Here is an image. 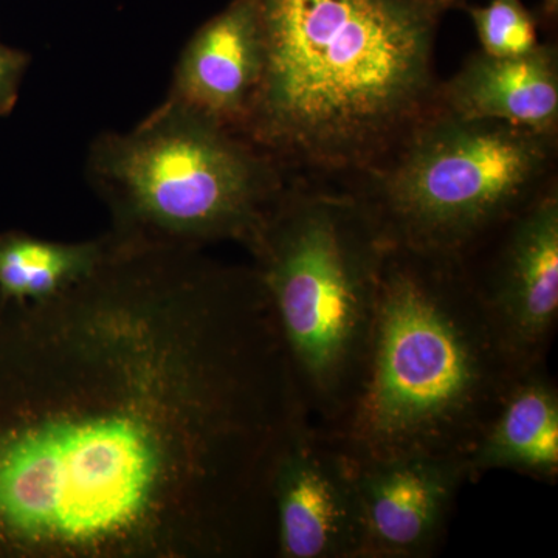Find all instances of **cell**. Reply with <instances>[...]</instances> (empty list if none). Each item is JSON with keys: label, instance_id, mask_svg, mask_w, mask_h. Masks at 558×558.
Listing matches in <instances>:
<instances>
[{"label": "cell", "instance_id": "obj_1", "mask_svg": "<svg viewBox=\"0 0 558 558\" xmlns=\"http://www.w3.org/2000/svg\"><path fill=\"white\" fill-rule=\"evenodd\" d=\"M109 244L0 301V558L275 557L271 472L307 413L258 274Z\"/></svg>", "mask_w": 558, "mask_h": 558}, {"label": "cell", "instance_id": "obj_2", "mask_svg": "<svg viewBox=\"0 0 558 558\" xmlns=\"http://www.w3.org/2000/svg\"><path fill=\"white\" fill-rule=\"evenodd\" d=\"M263 68L241 134L286 171L355 179L429 110L454 0H252Z\"/></svg>", "mask_w": 558, "mask_h": 558}, {"label": "cell", "instance_id": "obj_3", "mask_svg": "<svg viewBox=\"0 0 558 558\" xmlns=\"http://www.w3.org/2000/svg\"><path fill=\"white\" fill-rule=\"evenodd\" d=\"M513 376L464 260L388 244L362 387L333 436L355 458H468Z\"/></svg>", "mask_w": 558, "mask_h": 558}, {"label": "cell", "instance_id": "obj_4", "mask_svg": "<svg viewBox=\"0 0 558 558\" xmlns=\"http://www.w3.org/2000/svg\"><path fill=\"white\" fill-rule=\"evenodd\" d=\"M388 244L352 191L299 179L245 245L301 403L332 435L362 387Z\"/></svg>", "mask_w": 558, "mask_h": 558}, {"label": "cell", "instance_id": "obj_5", "mask_svg": "<svg viewBox=\"0 0 558 558\" xmlns=\"http://www.w3.org/2000/svg\"><path fill=\"white\" fill-rule=\"evenodd\" d=\"M86 174L113 244L191 250L245 247L290 180L244 135L168 97L130 131L98 135Z\"/></svg>", "mask_w": 558, "mask_h": 558}, {"label": "cell", "instance_id": "obj_6", "mask_svg": "<svg viewBox=\"0 0 558 558\" xmlns=\"http://www.w3.org/2000/svg\"><path fill=\"white\" fill-rule=\"evenodd\" d=\"M557 135L429 110L347 183L389 244L462 258L557 182Z\"/></svg>", "mask_w": 558, "mask_h": 558}, {"label": "cell", "instance_id": "obj_7", "mask_svg": "<svg viewBox=\"0 0 558 558\" xmlns=\"http://www.w3.org/2000/svg\"><path fill=\"white\" fill-rule=\"evenodd\" d=\"M510 365L546 363L558 322V186L462 256Z\"/></svg>", "mask_w": 558, "mask_h": 558}, {"label": "cell", "instance_id": "obj_8", "mask_svg": "<svg viewBox=\"0 0 558 558\" xmlns=\"http://www.w3.org/2000/svg\"><path fill=\"white\" fill-rule=\"evenodd\" d=\"M277 558H362L365 529L355 459L303 416L270 480Z\"/></svg>", "mask_w": 558, "mask_h": 558}, {"label": "cell", "instance_id": "obj_9", "mask_svg": "<svg viewBox=\"0 0 558 558\" xmlns=\"http://www.w3.org/2000/svg\"><path fill=\"white\" fill-rule=\"evenodd\" d=\"M362 505V558H428L438 553L459 490L470 483L468 459L403 454L355 458Z\"/></svg>", "mask_w": 558, "mask_h": 558}, {"label": "cell", "instance_id": "obj_10", "mask_svg": "<svg viewBox=\"0 0 558 558\" xmlns=\"http://www.w3.org/2000/svg\"><path fill=\"white\" fill-rule=\"evenodd\" d=\"M260 68L263 44L255 7L252 0H231L182 50L168 98L241 134Z\"/></svg>", "mask_w": 558, "mask_h": 558}, {"label": "cell", "instance_id": "obj_11", "mask_svg": "<svg viewBox=\"0 0 558 558\" xmlns=\"http://www.w3.org/2000/svg\"><path fill=\"white\" fill-rule=\"evenodd\" d=\"M436 106L464 119L495 120L557 135L558 54L539 44L523 57L499 58L478 51L446 83Z\"/></svg>", "mask_w": 558, "mask_h": 558}, {"label": "cell", "instance_id": "obj_12", "mask_svg": "<svg viewBox=\"0 0 558 558\" xmlns=\"http://www.w3.org/2000/svg\"><path fill=\"white\" fill-rule=\"evenodd\" d=\"M470 481L497 470L558 480V387L546 363L519 371L468 454Z\"/></svg>", "mask_w": 558, "mask_h": 558}, {"label": "cell", "instance_id": "obj_13", "mask_svg": "<svg viewBox=\"0 0 558 558\" xmlns=\"http://www.w3.org/2000/svg\"><path fill=\"white\" fill-rule=\"evenodd\" d=\"M108 234L60 242L21 231L0 234V301L31 303L64 292L87 277L109 250Z\"/></svg>", "mask_w": 558, "mask_h": 558}, {"label": "cell", "instance_id": "obj_14", "mask_svg": "<svg viewBox=\"0 0 558 558\" xmlns=\"http://www.w3.org/2000/svg\"><path fill=\"white\" fill-rule=\"evenodd\" d=\"M469 14L484 53L523 57L539 46L537 22L521 0H490L484 7H469Z\"/></svg>", "mask_w": 558, "mask_h": 558}, {"label": "cell", "instance_id": "obj_15", "mask_svg": "<svg viewBox=\"0 0 558 558\" xmlns=\"http://www.w3.org/2000/svg\"><path fill=\"white\" fill-rule=\"evenodd\" d=\"M27 68L28 57L24 51L0 43V117L7 116L16 105Z\"/></svg>", "mask_w": 558, "mask_h": 558}, {"label": "cell", "instance_id": "obj_16", "mask_svg": "<svg viewBox=\"0 0 558 558\" xmlns=\"http://www.w3.org/2000/svg\"><path fill=\"white\" fill-rule=\"evenodd\" d=\"M543 11L548 20H554L557 16L558 0H543Z\"/></svg>", "mask_w": 558, "mask_h": 558}, {"label": "cell", "instance_id": "obj_17", "mask_svg": "<svg viewBox=\"0 0 558 558\" xmlns=\"http://www.w3.org/2000/svg\"><path fill=\"white\" fill-rule=\"evenodd\" d=\"M459 2V0H454V3Z\"/></svg>", "mask_w": 558, "mask_h": 558}]
</instances>
